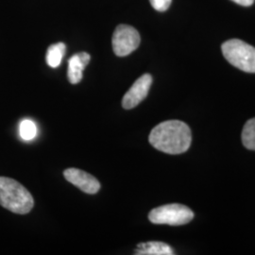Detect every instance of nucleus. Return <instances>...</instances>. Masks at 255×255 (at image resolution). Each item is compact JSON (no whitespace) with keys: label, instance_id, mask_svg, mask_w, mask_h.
<instances>
[{"label":"nucleus","instance_id":"1","mask_svg":"<svg viewBox=\"0 0 255 255\" xmlns=\"http://www.w3.org/2000/svg\"><path fill=\"white\" fill-rule=\"evenodd\" d=\"M148 141L156 149L167 154H181L192 142L190 128L179 120H168L152 128Z\"/></svg>","mask_w":255,"mask_h":255},{"label":"nucleus","instance_id":"2","mask_svg":"<svg viewBox=\"0 0 255 255\" xmlns=\"http://www.w3.org/2000/svg\"><path fill=\"white\" fill-rule=\"evenodd\" d=\"M0 205L14 214L25 215L33 208L34 200L20 182L0 177Z\"/></svg>","mask_w":255,"mask_h":255},{"label":"nucleus","instance_id":"3","mask_svg":"<svg viewBox=\"0 0 255 255\" xmlns=\"http://www.w3.org/2000/svg\"><path fill=\"white\" fill-rule=\"evenodd\" d=\"M221 49L232 65L244 72L255 73V47L239 39H232L223 43Z\"/></svg>","mask_w":255,"mask_h":255},{"label":"nucleus","instance_id":"4","mask_svg":"<svg viewBox=\"0 0 255 255\" xmlns=\"http://www.w3.org/2000/svg\"><path fill=\"white\" fill-rule=\"evenodd\" d=\"M194 219V213L185 205L172 203L151 210L148 219L154 224H167L170 226H181L187 224Z\"/></svg>","mask_w":255,"mask_h":255},{"label":"nucleus","instance_id":"5","mask_svg":"<svg viewBox=\"0 0 255 255\" xmlns=\"http://www.w3.org/2000/svg\"><path fill=\"white\" fill-rule=\"evenodd\" d=\"M140 43L141 38L136 28L128 25H119L113 34V49L119 57H125L132 53Z\"/></svg>","mask_w":255,"mask_h":255},{"label":"nucleus","instance_id":"6","mask_svg":"<svg viewBox=\"0 0 255 255\" xmlns=\"http://www.w3.org/2000/svg\"><path fill=\"white\" fill-rule=\"evenodd\" d=\"M152 84V77L149 74H144L136 82L132 84L129 90L125 94L122 100V106L124 109L130 110L136 107L148 95L150 86Z\"/></svg>","mask_w":255,"mask_h":255},{"label":"nucleus","instance_id":"7","mask_svg":"<svg viewBox=\"0 0 255 255\" xmlns=\"http://www.w3.org/2000/svg\"><path fill=\"white\" fill-rule=\"evenodd\" d=\"M64 178L82 191L87 194H96L101 189V183L91 174L78 168H67L64 170Z\"/></svg>","mask_w":255,"mask_h":255},{"label":"nucleus","instance_id":"8","mask_svg":"<svg viewBox=\"0 0 255 255\" xmlns=\"http://www.w3.org/2000/svg\"><path fill=\"white\" fill-rule=\"evenodd\" d=\"M91 56L86 52H80L73 55L68 61L67 78L72 84H77L82 82L83 70L89 64Z\"/></svg>","mask_w":255,"mask_h":255},{"label":"nucleus","instance_id":"9","mask_svg":"<svg viewBox=\"0 0 255 255\" xmlns=\"http://www.w3.org/2000/svg\"><path fill=\"white\" fill-rule=\"evenodd\" d=\"M136 255H173V249L164 242L151 241L141 243L135 250Z\"/></svg>","mask_w":255,"mask_h":255},{"label":"nucleus","instance_id":"10","mask_svg":"<svg viewBox=\"0 0 255 255\" xmlns=\"http://www.w3.org/2000/svg\"><path fill=\"white\" fill-rule=\"evenodd\" d=\"M66 46L64 43H57L48 46L46 51V64L51 68H57L60 66L62 60L65 54Z\"/></svg>","mask_w":255,"mask_h":255},{"label":"nucleus","instance_id":"11","mask_svg":"<svg viewBox=\"0 0 255 255\" xmlns=\"http://www.w3.org/2000/svg\"><path fill=\"white\" fill-rule=\"evenodd\" d=\"M242 143L250 150H255V118L247 121L242 131Z\"/></svg>","mask_w":255,"mask_h":255},{"label":"nucleus","instance_id":"12","mask_svg":"<svg viewBox=\"0 0 255 255\" xmlns=\"http://www.w3.org/2000/svg\"><path fill=\"white\" fill-rule=\"evenodd\" d=\"M19 134L23 140H32L37 134V127L35 123L29 119H25L20 123Z\"/></svg>","mask_w":255,"mask_h":255},{"label":"nucleus","instance_id":"13","mask_svg":"<svg viewBox=\"0 0 255 255\" xmlns=\"http://www.w3.org/2000/svg\"><path fill=\"white\" fill-rule=\"evenodd\" d=\"M153 9L158 11H165L170 7L172 0H149Z\"/></svg>","mask_w":255,"mask_h":255},{"label":"nucleus","instance_id":"14","mask_svg":"<svg viewBox=\"0 0 255 255\" xmlns=\"http://www.w3.org/2000/svg\"><path fill=\"white\" fill-rule=\"evenodd\" d=\"M232 1L236 2L238 5L244 6V7H250L255 3V0H232Z\"/></svg>","mask_w":255,"mask_h":255}]
</instances>
